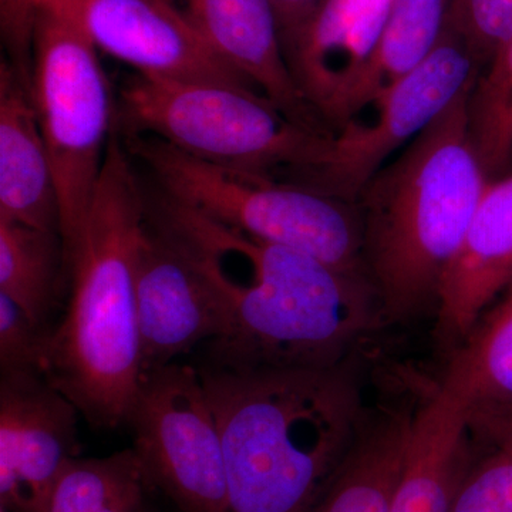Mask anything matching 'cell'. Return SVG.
Here are the masks:
<instances>
[{"label": "cell", "mask_w": 512, "mask_h": 512, "mask_svg": "<svg viewBox=\"0 0 512 512\" xmlns=\"http://www.w3.org/2000/svg\"><path fill=\"white\" fill-rule=\"evenodd\" d=\"M288 63L325 0H271ZM291 67V66H289Z\"/></svg>", "instance_id": "cell-27"}, {"label": "cell", "mask_w": 512, "mask_h": 512, "mask_svg": "<svg viewBox=\"0 0 512 512\" xmlns=\"http://www.w3.org/2000/svg\"><path fill=\"white\" fill-rule=\"evenodd\" d=\"M480 73L464 40L446 23L429 57L370 104L372 121H346L330 134L318 163L291 173L292 183L356 202L390 156L426 130Z\"/></svg>", "instance_id": "cell-9"}, {"label": "cell", "mask_w": 512, "mask_h": 512, "mask_svg": "<svg viewBox=\"0 0 512 512\" xmlns=\"http://www.w3.org/2000/svg\"><path fill=\"white\" fill-rule=\"evenodd\" d=\"M512 285V174L491 180L460 251L441 279L437 330L460 345Z\"/></svg>", "instance_id": "cell-14"}, {"label": "cell", "mask_w": 512, "mask_h": 512, "mask_svg": "<svg viewBox=\"0 0 512 512\" xmlns=\"http://www.w3.org/2000/svg\"><path fill=\"white\" fill-rule=\"evenodd\" d=\"M466 407L439 386L414 410L389 512H450L478 454Z\"/></svg>", "instance_id": "cell-15"}, {"label": "cell", "mask_w": 512, "mask_h": 512, "mask_svg": "<svg viewBox=\"0 0 512 512\" xmlns=\"http://www.w3.org/2000/svg\"><path fill=\"white\" fill-rule=\"evenodd\" d=\"M148 483L133 448L109 457L70 461L46 512H154Z\"/></svg>", "instance_id": "cell-20"}, {"label": "cell", "mask_w": 512, "mask_h": 512, "mask_svg": "<svg viewBox=\"0 0 512 512\" xmlns=\"http://www.w3.org/2000/svg\"><path fill=\"white\" fill-rule=\"evenodd\" d=\"M79 410L42 373L2 375L0 505L46 512L70 461L79 457Z\"/></svg>", "instance_id": "cell-12"}, {"label": "cell", "mask_w": 512, "mask_h": 512, "mask_svg": "<svg viewBox=\"0 0 512 512\" xmlns=\"http://www.w3.org/2000/svg\"><path fill=\"white\" fill-rule=\"evenodd\" d=\"M49 330L39 328L20 306L0 293V369L2 375L42 373Z\"/></svg>", "instance_id": "cell-25"}, {"label": "cell", "mask_w": 512, "mask_h": 512, "mask_svg": "<svg viewBox=\"0 0 512 512\" xmlns=\"http://www.w3.org/2000/svg\"><path fill=\"white\" fill-rule=\"evenodd\" d=\"M154 512H157V511H154Z\"/></svg>", "instance_id": "cell-29"}, {"label": "cell", "mask_w": 512, "mask_h": 512, "mask_svg": "<svg viewBox=\"0 0 512 512\" xmlns=\"http://www.w3.org/2000/svg\"><path fill=\"white\" fill-rule=\"evenodd\" d=\"M0 512H9L8 510H6L5 507H2V505H0Z\"/></svg>", "instance_id": "cell-28"}, {"label": "cell", "mask_w": 512, "mask_h": 512, "mask_svg": "<svg viewBox=\"0 0 512 512\" xmlns=\"http://www.w3.org/2000/svg\"><path fill=\"white\" fill-rule=\"evenodd\" d=\"M447 25L483 70L512 36V0H451Z\"/></svg>", "instance_id": "cell-24"}, {"label": "cell", "mask_w": 512, "mask_h": 512, "mask_svg": "<svg viewBox=\"0 0 512 512\" xmlns=\"http://www.w3.org/2000/svg\"><path fill=\"white\" fill-rule=\"evenodd\" d=\"M151 220L192 256L217 289L229 333L208 345L211 365L308 369L345 363L375 328L380 305L365 276L227 227L160 195Z\"/></svg>", "instance_id": "cell-1"}, {"label": "cell", "mask_w": 512, "mask_h": 512, "mask_svg": "<svg viewBox=\"0 0 512 512\" xmlns=\"http://www.w3.org/2000/svg\"><path fill=\"white\" fill-rule=\"evenodd\" d=\"M468 114L474 146L491 178L512 161V36L478 74Z\"/></svg>", "instance_id": "cell-22"}, {"label": "cell", "mask_w": 512, "mask_h": 512, "mask_svg": "<svg viewBox=\"0 0 512 512\" xmlns=\"http://www.w3.org/2000/svg\"><path fill=\"white\" fill-rule=\"evenodd\" d=\"M148 201L131 154L111 137L79 247L66 312L49 329L42 375L97 429H116L141 380L137 266Z\"/></svg>", "instance_id": "cell-3"}, {"label": "cell", "mask_w": 512, "mask_h": 512, "mask_svg": "<svg viewBox=\"0 0 512 512\" xmlns=\"http://www.w3.org/2000/svg\"><path fill=\"white\" fill-rule=\"evenodd\" d=\"M60 262L59 234L0 220V293L45 330L56 305Z\"/></svg>", "instance_id": "cell-21"}, {"label": "cell", "mask_w": 512, "mask_h": 512, "mask_svg": "<svg viewBox=\"0 0 512 512\" xmlns=\"http://www.w3.org/2000/svg\"><path fill=\"white\" fill-rule=\"evenodd\" d=\"M30 93L55 173L67 266L89 217L116 111L97 47L56 6L37 13Z\"/></svg>", "instance_id": "cell-7"}, {"label": "cell", "mask_w": 512, "mask_h": 512, "mask_svg": "<svg viewBox=\"0 0 512 512\" xmlns=\"http://www.w3.org/2000/svg\"><path fill=\"white\" fill-rule=\"evenodd\" d=\"M450 512H512V431L477 456Z\"/></svg>", "instance_id": "cell-23"}, {"label": "cell", "mask_w": 512, "mask_h": 512, "mask_svg": "<svg viewBox=\"0 0 512 512\" xmlns=\"http://www.w3.org/2000/svg\"><path fill=\"white\" fill-rule=\"evenodd\" d=\"M124 146L146 165L165 197L251 237L311 255L342 274L367 278L356 202L205 163L156 137L131 134Z\"/></svg>", "instance_id": "cell-5"}, {"label": "cell", "mask_w": 512, "mask_h": 512, "mask_svg": "<svg viewBox=\"0 0 512 512\" xmlns=\"http://www.w3.org/2000/svg\"><path fill=\"white\" fill-rule=\"evenodd\" d=\"M451 0H390L365 57L333 90L320 119L340 126L429 57L446 28Z\"/></svg>", "instance_id": "cell-17"}, {"label": "cell", "mask_w": 512, "mask_h": 512, "mask_svg": "<svg viewBox=\"0 0 512 512\" xmlns=\"http://www.w3.org/2000/svg\"><path fill=\"white\" fill-rule=\"evenodd\" d=\"M97 50L140 76L258 90L232 69L174 0H57ZM259 93V92H258Z\"/></svg>", "instance_id": "cell-10"}, {"label": "cell", "mask_w": 512, "mask_h": 512, "mask_svg": "<svg viewBox=\"0 0 512 512\" xmlns=\"http://www.w3.org/2000/svg\"><path fill=\"white\" fill-rule=\"evenodd\" d=\"M466 407L474 440L493 446L512 430V285L456 346L440 382Z\"/></svg>", "instance_id": "cell-18"}, {"label": "cell", "mask_w": 512, "mask_h": 512, "mask_svg": "<svg viewBox=\"0 0 512 512\" xmlns=\"http://www.w3.org/2000/svg\"><path fill=\"white\" fill-rule=\"evenodd\" d=\"M126 424L148 483L178 512H228L224 447L197 366L144 373Z\"/></svg>", "instance_id": "cell-8"}, {"label": "cell", "mask_w": 512, "mask_h": 512, "mask_svg": "<svg viewBox=\"0 0 512 512\" xmlns=\"http://www.w3.org/2000/svg\"><path fill=\"white\" fill-rule=\"evenodd\" d=\"M119 106L124 136L156 137L205 163L266 177L311 167L332 134L303 127L261 93L232 84L136 74Z\"/></svg>", "instance_id": "cell-6"}, {"label": "cell", "mask_w": 512, "mask_h": 512, "mask_svg": "<svg viewBox=\"0 0 512 512\" xmlns=\"http://www.w3.org/2000/svg\"><path fill=\"white\" fill-rule=\"evenodd\" d=\"M212 49L295 123L329 133L286 60L271 0H184Z\"/></svg>", "instance_id": "cell-13"}, {"label": "cell", "mask_w": 512, "mask_h": 512, "mask_svg": "<svg viewBox=\"0 0 512 512\" xmlns=\"http://www.w3.org/2000/svg\"><path fill=\"white\" fill-rule=\"evenodd\" d=\"M197 367L224 447L228 512H311L365 424L345 363Z\"/></svg>", "instance_id": "cell-2"}, {"label": "cell", "mask_w": 512, "mask_h": 512, "mask_svg": "<svg viewBox=\"0 0 512 512\" xmlns=\"http://www.w3.org/2000/svg\"><path fill=\"white\" fill-rule=\"evenodd\" d=\"M414 410L394 407L363 424L348 457L311 512H389Z\"/></svg>", "instance_id": "cell-19"}, {"label": "cell", "mask_w": 512, "mask_h": 512, "mask_svg": "<svg viewBox=\"0 0 512 512\" xmlns=\"http://www.w3.org/2000/svg\"><path fill=\"white\" fill-rule=\"evenodd\" d=\"M57 0H0V26L3 42L9 53V63L22 77L32 82L33 35L37 13Z\"/></svg>", "instance_id": "cell-26"}, {"label": "cell", "mask_w": 512, "mask_h": 512, "mask_svg": "<svg viewBox=\"0 0 512 512\" xmlns=\"http://www.w3.org/2000/svg\"><path fill=\"white\" fill-rule=\"evenodd\" d=\"M141 376L175 363L201 343L222 342L227 311L192 256L148 215L137 266Z\"/></svg>", "instance_id": "cell-11"}, {"label": "cell", "mask_w": 512, "mask_h": 512, "mask_svg": "<svg viewBox=\"0 0 512 512\" xmlns=\"http://www.w3.org/2000/svg\"><path fill=\"white\" fill-rule=\"evenodd\" d=\"M474 84L357 197L365 274L390 318H409L437 303L441 279L493 180L471 137Z\"/></svg>", "instance_id": "cell-4"}, {"label": "cell", "mask_w": 512, "mask_h": 512, "mask_svg": "<svg viewBox=\"0 0 512 512\" xmlns=\"http://www.w3.org/2000/svg\"><path fill=\"white\" fill-rule=\"evenodd\" d=\"M0 220L60 235L55 173L28 84L0 66Z\"/></svg>", "instance_id": "cell-16"}]
</instances>
